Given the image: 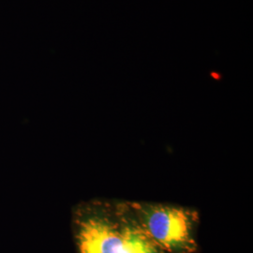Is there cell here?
I'll return each instance as SVG.
<instances>
[{"mask_svg": "<svg viewBox=\"0 0 253 253\" xmlns=\"http://www.w3.org/2000/svg\"><path fill=\"white\" fill-rule=\"evenodd\" d=\"M144 233L156 246L171 253L190 252L193 217L189 210L171 206H151L142 210Z\"/></svg>", "mask_w": 253, "mask_h": 253, "instance_id": "1", "label": "cell"}, {"mask_svg": "<svg viewBox=\"0 0 253 253\" xmlns=\"http://www.w3.org/2000/svg\"><path fill=\"white\" fill-rule=\"evenodd\" d=\"M78 246L80 253H125L123 233L100 218L82 223Z\"/></svg>", "mask_w": 253, "mask_h": 253, "instance_id": "2", "label": "cell"}, {"mask_svg": "<svg viewBox=\"0 0 253 253\" xmlns=\"http://www.w3.org/2000/svg\"><path fill=\"white\" fill-rule=\"evenodd\" d=\"M122 233L125 253H159L155 243L143 231L127 228Z\"/></svg>", "mask_w": 253, "mask_h": 253, "instance_id": "3", "label": "cell"}]
</instances>
